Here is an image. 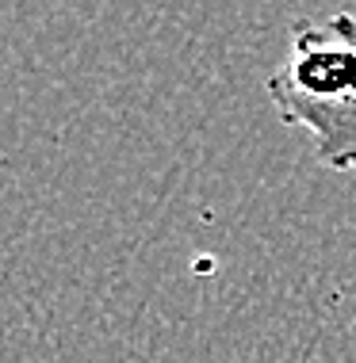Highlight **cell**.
<instances>
[{
    "mask_svg": "<svg viewBox=\"0 0 356 363\" xmlns=\"http://www.w3.org/2000/svg\"><path fill=\"white\" fill-rule=\"evenodd\" d=\"M264 88L280 123L311 138L322 169L356 172V16L295 19L288 57Z\"/></svg>",
    "mask_w": 356,
    "mask_h": 363,
    "instance_id": "6da1fadb",
    "label": "cell"
}]
</instances>
